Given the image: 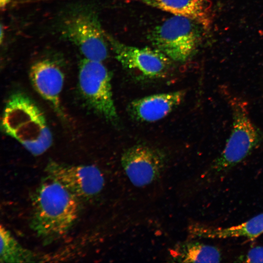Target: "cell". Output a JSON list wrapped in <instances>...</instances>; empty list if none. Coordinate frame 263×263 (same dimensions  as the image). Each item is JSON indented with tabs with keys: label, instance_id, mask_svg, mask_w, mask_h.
<instances>
[{
	"label": "cell",
	"instance_id": "obj_1",
	"mask_svg": "<svg viewBox=\"0 0 263 263\" xmlns=\"http://www.w3.org/2000/svg\"><path fill=\"white\" fill-rule=\"evenodd\" d=\"M30 225L47 243L65 235L78 217L77 198L59 182L47 176L32 199Z\"/></svg>",
	"mask_w": 263,
	"mask_h": 263
},
{
	"label": "cell",
	"instance_id": "obj_2",
	"mask_svg": "<svg viewBox=\"0 0 263 263\" xmlns=\"http://www.w3.org/2000/svg\"><path fill=\"white\" fill-rule=\"evenodd\" d=\"M4 132L35 156L44 153L52 144V135L45 117L26 94L16 92L6 103L1 120Z\"/></svg>",
	"mask_w": 263,
	"mask_h": 263
},
{
	"label": "cell",
	"instance_id": "obj_3",
	"mask_svg": "<svg viewBox=\"0 0 263 263\" xmlns=\"http://www.w3.org/2000/svg\"><path fill=\"white\" fill-rule=\"evenodd\" d=\"M232 113V128L223 151L204 174L210 181L218 178L239 164L259 147L263 134L251 120L246 101L226 94Z\"/></svg>",
	"mask_w": 263,
	"mask_h": 263
},
{
	"label": "cell",
	"instance_id": "obj_4",
	"mask_svg": "<svg viewBox=\"0 0 263 263\" xmlns=\"http://www.w3.org/2000/svg\"><path fill=\"white\" fill-rule=\"evenodd\" d=\"M198 25L189 18L173 15L155 27L149 38L154 48L171 60L184 62L193 55L199 45Z\"/></svg>",
	"mask_w": 263,
	"mask_h": 263
},
{
	"label": "cell",
	"instance_id": "obj_5",
	"mask_svg": "<svg viewBox=\"0 0 263 263\" xmlns=\"http://www.w3.org/2000/svg\"><path fill=\"white\" fill-rule=\"evenodd\" d=\"M62 33L84 58L103 62L108 56V41L96 13L90 9L76 10L64 19Z\"/></svg>",
	"mask_w": 263,
	"mask_h": 263
},
{
	"label": "cell",
	"instance_id": "obj_6",
	"mask_svg": "<svg viewBox=\"0 0 263 263\" xmlns=\"http://www.w3.org/2000/svg\"><path fill=\"white\" fill-rule=\"evenodd\" d=\"M78 81L80 92L90 107L109 122L117 123L111 75L102 62L84 58L79 64Z\"/></svg>",
	"mask_w": 263,
	"mask_h": 263
},
{
	"label": "cell",
	"instance_id": "obj_7",
	"mask_svg": "<svg viewBox=\"0 0 263 263\" xmlns=\"http://www.w3.org/2000/svg\"><path fill=\"white\" fill-rule=\"evenodd\" d=\"M106 35L115 58L124 68L151 79L164 77L171 70L172 60L158 49L129 45Z\"/></svg>",
	"mask_w": 263,
	"mask_h": 263
},
{
	"label": "cell",
	"instance_id": "obj_8",
	"mask_svg": "<svg viewBox=\"0 0 263 263\" xmlns=\"http://www.w3.org/2000/svg\"><path fill=\"white\" fill-rule=\"evenodd\" d=\"M47 176L59 182L77 198L89 199L103 188L100 170L93 165H71L50 161L45 168Z\"/></svg>",
	"mask_w": 263,
	"mask_h": 263
},
{
	"label": "cell",
	"instance_id": "obj_9",
	"mask_svg": "<svg viewBox=\"0 0 263 263\" xmlns=\"http://www.w3.org/2000/svg\"><path fill=\"white\" fill-rule=\"evenodd\" d=\"M121 163L132 184L143 187L160 176L165 168L166 159L159 150L147 145H137L125 150Z\"/></svg>",
	"mask_w": 263,
	"mask_h": 263
},
{
	"label": "cell",
	"instance_id": "obj_10",
	"mask_svg": "<svg viewBox=\"0 0 263 263\" xmlns=\"http://www.w3.org/2000/svg\"><path fill=\"white\" fill-rule=\"evenodd\" d=\"M29 77L38 94L61 113L60 96L64 75L59 66L49 59L39 60L31 66Z\"/></svg>",
	"mask_w": 263,
	"mask_h": 263
},
{
	"label": "cell",
	"instance_id": "obj_11",
	"mask_svg": "<svg viewBox=\"0 0 263 263\" xmlns=\"http://www.w3.org/2000/svg\"><path fill=\"white\" fill-rule=\"evenodd\" d=\"M182 90L160 93L132 101L127 107L129 115L140 122H153L166 117L183 101Z\"/></svg>",
	"mask_w": 263,
	"mask_h": 263
},
{
	"label": "cell",
	"instance_id": "obj_12",
	"mask_svg": "<svg viewBox=\"0 0 263 263\" xmlns=\"http://www.w3.org/2000/svg\"><path fill=\"white\" fill-rule=\"evenodd\" d=\"M143 3L173 15L189 18L207 29L211 23V10L208 0H124Z\"/></svg>",
	"mask_w": 263,
	"mask_h": 263
},
{
	"label": "cell",
	"instance_id": "obj_13",
	"mask_svg": "<svg viewBox=\"0 0 263 263\" xmlns=\"http://www.w3.org/2000/svg\"><path fill=\"white\" fill-rule=\"evenodd\" d=\"M194 238L226 239L244 237L254 239L263 233V213L237 225L220 227L196 224L190 227Z\"/></svg>",
	"mask_w": 263,
	"mask_h": 263
},
{
	"label": "cell",
	"instance_id": "obj_14",
	"mask_svg": "<svg viewBox=\"0 0 263 263\" xmlns=\"http://www.w3.org/2000/svg\"><path fill=\"white\" fill-rule=\"evenodd\" d=\"M172 252L174 258L180 262L219 263L222 260L219 248L197 241L180 244Z\"/></svg>",
	"mask_w": 263,
	"mask_h": 263
},
{
	"label": "cell",
	"instance_id": "obj_15",
	"mask_svg": "<svg viewBox=\"0 0 263 263\" xmlns=\"http://www.w3.org/2000/svg\"><path fill=\"white\" fill-rule=\"evenodd\" d=\"M1 263H31L36 257L31 251L23 247L2 225L0 227Z\"/></svg>",
	"mask_w": 263,
	"mask_h": 263
},
{
	"label": "cell",
	"instance_id": "obj_16",
	"mask_svg": "<svg viewBox=\"0 0 263 263\" xmlns=\"http://www.w3.org/2000/svg\"><path fill=\"white\" fill-rule=\"evenodd\" d=\"M239 262L263 263V247L257 246L251 248L245 254L240 256Z\"/></svg>",
	"mask_w": 263,
	"mask_h": 263
}]
</instances>
